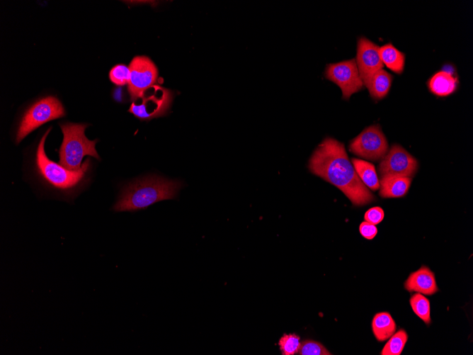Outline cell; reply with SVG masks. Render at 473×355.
Segmentation results:
<instances>
[{
  "mask_svg": "<svg viewBox=\"0 0 473 355\" xmlns=\"http://www.w3.org/2000/svg\"><path fill=\"white\" fill-rule=\"evenodd\" d=\"M325 77L341 88L344 99L364 87L355 59L327 64Z\"/></svg>",
  "mask_w": 473,
  "mask_h": 355,
  "instance_id": "8",
  "label": "cell"
},
{
  "mask_svg": "<svg viewBox=\"0 0 473 355\" xmlns=\"http://www.w3.org/2000/svg\"><path fill=\"white\" fill-rule=\"evenodd\" d=\"M404 288L409 292H416L431 295L438 291L434 273L427 266H422L410 274L404 282Z\"/></svg>",
  "mask_w": 473,
  "mask_h": 355,
  "instance_id": "12",
  "label": "cell"
},
{
  "mask_svg": "<svg viewBox=\"0 0 473 355\" xmlns=\"http://www.w3.org/2000/svg\"><path fill=\"white\" fill-rule=\"evenodd\" d=\"M173 100L172 92L154 85L133 101L128 111L142 120H149L165 115Z\"/></svg>",
  "mask_w": 473,
  "mask_h": 355,
  "instance_id": "5",
  "label": "cell"
},
{
  "mask_svg": "<svg viewBox=\"0 0 473 355\" xmlns=\"http://www.w3.org/2000/svg\"><path fill=\"white\" fill-rule=\"evenodd\" d=\"M384 213L382 208L375 206L366 211L364 215L365 220L372 224L377 225L383 220Z\"/></svg>",
  "mask_w": 473,
  "mask_h": 355,
  "instance_id": "24",
  "label": "cell"
},
{
  "mask_svg": "<svg viewBox=\"0 0 473 355\" xmlns=\"http://www.w3.org/2000/svg\"><path fill=\"white\" fill-rule=\"evenodd\" d=\"M64 115V109L57 98H42L35 103L23 115L17 131L16 142L19 143L41 125Z\"/></svg>",
  "mask_w": 473,
  "mask_h": 355,
  "instance_id": "6",
  "label": "cell"
},
{
  "mask_svg": "<svg viewBox=\"0 0 473 355\" xmlns=\"http://www.w3.org/2000/svg\"><path fill=\"white\" fill-rule=\"evenodd\" d=\"M414 312L426 325L431 324V305L429 300L423 294L416 293L409 299Z\"/></svg>",
  "mask_w": 473,
  "mask_h": 355,
  "instance_id": "19",
  "label": "cell"
},
{
  "mask_svg": "<svg viewBox=\"0 0 473 355\" xmlns=\"http://www.w3.org/2000/svg\"><path fill=\"white\" fill-rule=\"evenodd\" d=\"M300 337L296 334H284L279 340L278 345L283 355H294L299 352Z\"/></svg>",
  "mask_w": 473,
  "mask_h": 355,
  "instance_id": "21",
  "label": "cell"
},
{
  "mask_svg": "<svg viewBox=\"0 0 473 355\" xmlns=\"http://www.w3.org/2000/svg\"><path fill=\"white\" fill-rule=\"evenodd\" d=\"M300 355H331V354L321 343L306 339L301 342L299 349Z\"/></svg>",
  "mask_w": 473,
  "mask_h": 355,
  "instance_id": "22",
  "label": "cell"
},
{
  "mask_svg": "<svg viewBox=\"0 0 473 355\" xmlns=\"http://www.w3.org/2000/svg\"><path fill=\"white\" fill-rule=\"evenodd\" d=\"M397 326L391 315L387 312L375 314L372 321V329L376 339L384 342L396 331Z\"/></svg>",
  "mask_w": 473,
  "mask_h": 355,
  "instance_id": "16",
  "label": "cell"
},
{
  "mask_svg": "<svg viewBox=\"0 0 473 355\" xmlns=\"http://www.w3.org/2000/svg\"><path fill=\"white\" fill-rule=\"evenodd\" d=\"M411 178L397 175L381 176L380 196L382 198H400L405 196L410 187Z\"/></svg>",
  "mask_w": 473,
  "mask_h": 355,
  "instance_id": "13",
  "label": "cell"
},
{
  "mask_svg": "<svg viewBox=\"0 0 473 355\" xmlns=\"http://www.w3.org/2000/svg\"><path fill=\"white\" fill-rule=\"evenodd\" d=\"M418 168L417 160L399 145H393L382 157L379 172L383 175H397L411 178Z\"/></svg>",
  "mask_w": 473,
  "mask_h": 355,
  "instance_id": "10",
  "label": "cell"
},
{
  "mask_svg": "<svg viewBox=\"0 0 473 355\" xmlns=\"http://www.w3.org/2000/svg\"><path fill=\"white\" fill-rule=\"evenodd\" d=\"M51 128L47 129L40 139L36 152V167L40 176L51 186L64 191H72L84 181L89 166L87 159L81 169L71 171L59 164L50 160L45 152V142Z\"/></svg>",
  "mask_w": 473,
  "mask_h": 355,
  "instance_id": "4",
  "label": "cell"
},
{
  "mask_svg": "<svg viewBox=\"0 0 473 355\" xmlns=\"http://www.w3.org/2000/svg\"><path fill=\"white\" fill-rule=\"evenodd\" d=\"M309 169L340 189L354 205L369 204L375 200L358 177L343 144L334 138L326 137L319 145L309 159Z\"/></svg>",
  "mask_w": 473,
  "mask_h": 355,
  "instance_id": "1",
  "label": "cell"
},
{
  "mask_svg": "<svg viewBox=\"0 0 473 355\" xmlns=\"http://www.w3.org/2000/svg\"><path fill=\"white\" fill-rule=\"evenodd\" d=\"M382 63L393 72L402 73L405 63V55L392 44L387 43L379 49Z\"/></svg>",
  "mask_w": 473,
  "mask_h": 355,
  "instance_id": "18",
  "label": "cell"
},
{
  "mask_svg": "<svg viewBox=\"0 0 473 355\" xmlns=\"http://www.w3.org/2000/svg\"><path fill=\"white\" fill-rule=\"evenodd\" d=\"M183 183L158 176L137 179L122 189L113 210L115 212H134L145 209L161 201L174 199Z\"/></svg>",
  "mask_w": 473,
  "mask_h": 355,
  "instance_id": "2",
  "label": "cell"
},
{
  "mask_svg": "<svg viewBox=\"0 0 473 355\" xmlns=\"http://www.w3.org/2000/svg\"><path fill=\"white\" fill-rule=\"evenodd\" d=\"M349 150L354 154L370 161H377L388 150L387 139L377 125L363 130L349 145Z\"/></svg>",
  "mask_w": 473,
  "mask_h": 355,
  "instance_id": "7",
  "label": "cell"
},
{
  "mask_svg": "<svg viewBox=\"0 0 473 355\" xmlns=\"http://www.w3.org/2000/svg\"><path fill=\"white\" fill-rule=\"evenodd\" d=\"M86 126L72 123L60 124L64 137L59 150V164L69 170L81 169V162L86 155L100 159L95 147L97 140H89L85 136Z\"/></svg>",
  "mask_w": 473,
  "mask_h": 355,
  "instance_id": "3",
  "label": "cell"
},
{
  "mask_svg": "<svg viewBox=\"0 0 473 355\" xmlns=\"http://www.w3.org/2000/svg\"><path fill=\"white\" fill-rule=\"evenodd\" d=\"M129 69L128 91L131 99L134 101L154 85L158 77V70L154 63L146 56L135 57L129 65Z\"/></svg>",
  "mask_w": 473,
  "mask_h": 355,
  "instance_id": "9",
  "label": "cell"
},
{
  "mask_svg": "<svg viewBox=\"0 0 473 355\" xmlns=\"http://www.w3.org/2000/svg\"><path fill=\"white\" fill-rule=\"evenodd\" d=\"M359 231L360 235L367 240H372L377 233V229L375 225L367 221L361 222Z\"/></svg>",
  "mask_w": 473,
  "mask_h": 355,
  "instance_id": "25",
  "label": "cell"
},
{
  "mask_svg": "<svg viewBox=\"0 0 473 355\" xmlns=\"http://www.w3.org/2000/svg\"><path fill=\"white\" fill-rule=\"evenodd\" d=\"M380 47L365 37H360L357 43L355 62L363 84L375 72L382 69Z\"/></svg>",
  "mask_w": 473,
  "mask_h": 355,
  "instance_id": "11",
  "label": "cell"
},
{
  "mask_svg": "<svg viewBox=\"0 0 473 355\" xmlns=\"http://www.w3.org/2000/svg\"><path fill=\"white\" fill-rule=\"evenodd\" d=\"M392 81V76L386 70L381 69L375 72L365 82L371 97L380 100L387 96Z\"/></svg>",
  "mask_w": 473,
  "mask_h": 355,
  "instance_id": "14",
  "label": "cell"
},
{
  "mask_svg": "<svg viewBox=\"0 0 473 355\" xmlns=\"http://www.w3.org/2000/svg\"><path fill=\"white\" fill-rule=\"evenodd\" d=\"M351 162L358 177L362 182L372 191L380 188L378 179L375 166L367 161L352 158Z\"/></svg>",
  "mask_w": 473,
  "mask_h": 355,
  "instance_id": "17",
  "label": "cell"
},
{
  "mask_svg": "<svg viewBox=\"0 0 473 355\" xmlns=\"http://www.w3.org/2000/svg\"><path fill=\"white\" fill-rule=\"evenodd\" d=\"M457 81V78L450 72L439 71L428 81V88L433 94L438 96H445L455 91Z\"/></svg>",
  "mask_w": 473,
  "mask_h": 355,
  "instance_id": "15",
  "label": "cell"
},
{
  "mask_svg": "<svg viewBox=\"0 0 473 355\" xmlns=\"http://www.w3.org/2000/svg\"><path fill=\"white\" fill-rule=\"evenodd\" d=\"M110 81L116 85L122 86L128 84L130 79L129 67L123 64L115 65L110 71Z\"/></svg>",
  "mask_w": 473,
  "mask_h": 355,
  "instance_id": "23",
  "label": "cell"
},
{
  "mask_svg": "<svg viewBox=\"0 0 473 355\" xmlns=\"http://www.w3.org/2000/svg\"><path fill=\"white\" fill-rule=\"evenodd\" d=\"M384 346L381 355H400L408 339V334L403 329L394 332Z\"/></svg>",
  "mask_w": 473,
  "mask_h": 355,
  "instance_id": "20",
  "label": "cell"
}]
</instances>
